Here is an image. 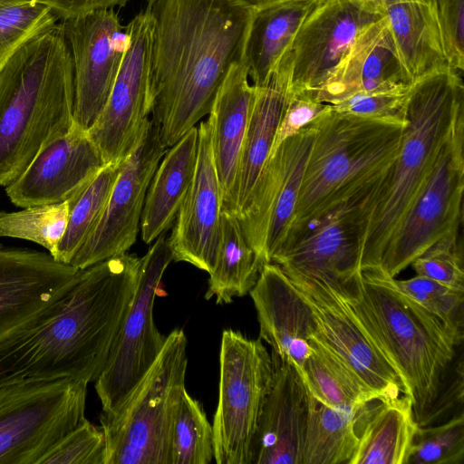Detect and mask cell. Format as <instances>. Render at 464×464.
<instances>
[{"instance_id":"f35d334b","label":"cell","mask_w":464,"mask_h":464,"mask_svg":"<svg viewBox=\"0 0 464 464\" xmlns=\"http://www.w3.org/2000/svg\"><path fill=\"white\" fill-rule=\"evenodd\" d=\"M463 460L462 413L438 426L419 425L407 464H462Z\"/></svg>"},{"instance_id":"836d02e7","label":"cell","mask_w":464,"mask_h":464,"mask_svg":"<svg viewBox=\"0 0 464 464\" xmlns=\"http://www.w3.org/2000/svg\"><path fill=\"white\" fill-rule=\"evenodd\" d=\"M125 160L106 164L81 191L68 199V222L55 260L70 264L91 236L104 212Z\"/></svg>"},{"instance_id":"2e32d148","label":"cell","mask_w":464,"mask_h":464,"mask_svg":"<svg viewBox=\"0 0 464 464\" xmlns=\"http://www.w3.org/2000/svg\"><path fill=\"white\" fill-rule=\"evenodd\" d=\"M166 149L160 127L150 118L139 144L122 166L99 223L70 265L84 269L125 254L131 247L150 183Z\"/></svg>"},{"instance_id":"d6986e66","label":"cell","mask_w":464,"mask_h":464,"mask_svg":"<svg viewBox=\"0 0 464 464\" xmlns=\"http://www.w3.org/2000/svg\"><path fill=\"white\" fill-rule=\"evenodd\" d=\"M81 272L48 252L0 243V343L62 298Z\"/></svg>"},{"instance_id":"83f0119b","label":"cell","mask_w":464,"mask_h":464,"mask_svg":"<svg viewBox=\"0 0 464 464\" xmlns=\"http://www.w3.org/2000/svg\"><path fill=\"white\" fill-rule=\"evenodd\" d=\"M198 133L193 127L166 150L150 183L140 219L142 240L150 244L175 221L193 180Z\"/></svg>"},{"instance_id":"1f68e13d","label":"cell","mask_w":464,"mask_h":464,"mask_svg":"<svg viewBox=\"0 0 464 464\" xmlns=\"http://www.w3.org/2000/svg\"><path fill=\"white\" fill-rule=\"evenodd\" d=\"M357 411L328 406L309 392L302 464H350L358 444Z\"/></svg>"},{"instance_id":"277c9868","label":"cell","mask_w":464,"mask_h":464,"mask_svg":"<svg viewBox=\"0 0 464 464\" xmlns=\"http://www.w3.org/2000/svg\"><path fill=\"white\" fill-rule=\"evenodd\" d=\"M72 56L60 23L35 34L0 69V186L73 125Z\"/></svg>"},{"instance_id":"f546056e","label":"cell","mask_w":464,"mask_h":464,"mask_svg":"<svg viewBox=\"0 0 464 464\" xmlns=\"http://www.w3.org/2000/svg\"><path fill=\"white\" fill-rule=\"evenodd\" d=\"M317 1L285 2L254 12L245 48L253 85L261 87L266 83Z\"/></svg>"},{"instance_id":"7dc6e473","label":"cell","mask_w":464,"mask_h":464,"mask_svg":"<svg viewBox=\"0 0 464 464\" xmlns=\"http://www.w3.org/2000/svg\"><path fill=\"white\" fill-rule=\"evenodd\" d=\"M245 6L256 11L269 5L291 1H317V0H237Z\"/></svg>"},{"instance_id":"3957f363","label":"cell","mask_w":464,"mask_h":464,"mask_svg":"<svg viewBox=\"0 0 464 464\" xmlns=\"http://www.w3.org/2000/svg\"><path fill=\"white\" fill-rule=\"evenodd\" d=\"M407 124L389 170L361 202V271L379 266L383 251L426 183L455 129L464 122L462 73L449 65L410 85Z\"/></svg>"},{"instance_id":"f1b7e54d","label":"cell","mask_w":464,"mask_h":464,"mask_svg":"<svg viewBox=\"0 0 464 464\" xmlns=\"http://www.w3.org/2000/svg\"><path fill=\"white\" fill-rule=\"evenodd\" d=\"M384 15L411 83L448 66L435 1L398 3L389 6Z\"/></svg>"},{"instance_id":"8d00e7d4","label":"cell","mask_w":464,"mask_h":464,"mask_svg":"<svg viewBox=\"0 0 464 464\" xmlns=\"http://www.w3.org/2000/svg\"><path fill=\"white\" fill-rule=\"evenodd\" d=\"M57 18L42 0H0V69L21 45Z\"/></svg>"},{"instance_id":"7402d4cb","label":"cell","mask_w":464,"mask_h":464,"mask_svg":"<svg viewBox=\"0 0 464 464\" xmlns=\"http://www.w3.org/2000/svg\"><path fill=\"white\" fill-rule=\"evenodd\" d=\"M259 324V339L271 355L292 362L303 376L310 353V336L315 331L313 311L280 266L266 263L249 292Z\"/></svg>"},{"instance_id":"cb8c5ba5","label":"cell","mask_w":464,"mask_h":464,"mask_svg":"<svg viewBox=\"0 0 464 464\" xmlns=\"http://www.w3.org/2000/svg\"><path fill=\"white\" fill-rule=\"evenodd\" d=\"M293 54H283L266 83L255 86L249 123L229 198L222 206L237 218L245 209L258 177L270 155L277 127L291 95Z\"/></svg>"},{"instance_id":"5bb4252c","label":"cell","mask_w":464,"mask_h":464,"mask_svg":"<svg viewBox=\"0 0 464 464\" xmlns=\"http://www.w3.org/2000/svg\"><path fill=\"white\" fill-rule=\"evenodd\" d=\"M287 277L313 311L316 336L371 392L381 400L406 395L397 370L337 290L316 280Z\"/></svg>"},{"instance_id":"d6a6232c","label":"cell","mask_w":464,"mask_h":464,"mask_svg":"<svg viewBox=\"0 0 464 464\" xmlns=\"http://www.w3.org/2000/svg\"><path fill=\"white\" fill-rule=\"evenodd\" d=\"M309 343L311 351L304 362L303 378L317 400L350 411H357L372 400H381L316 336L315 331Z\"/></svg>"},{"instance_id":"ab89813d","label":"cell","mask_w":464,"mask_h":464,"mask_svg":"<svg viewBox=\"0 0 464 464\" xmlns=\"http://www.w3.org/2000/svg\"><path fill=\"white\" fill-rule=\"evenodd\" d=\"M104 459L103 431L84 419L49 450L38 464H104Z\"/></svg>"},{"instance_id":"30bf717a","label":"cell","mask_w":464,"mask_h":464,"mask_svg":"<svg viewBox=\"0 0 464 464\" xmlns=\"http://www.w3.org/2000/svg\"><path fill=\"white\" fill-rule=\"evenodd\" d=\"M464 191V122L443 147L426 183L387 244L379 266L390 277L446 238H458Z\"/></svg>"},{"instance_id":"d590c367","label":"cell","mask_w":464,"mask_h":464,"mask_svg":"<svg viewBox=\"0 0 464 464\" xmlns=\"http://www.w3.org/2000/svg\"><path fill=\"white\" fill-rule=\"evenodd\" d=\"M69 217L68 200L0 211V237L24 239L44 247L54 258Z\"/></svg>"},{"instance_id":"4fadbf2b","label":"cell","mask_w":464,"mask_h":464,"mask_svg":"<svg viewBox=\"0 0 464 464\" xmlns=\"http://www.w3.org/2000/svg\"><path fill=\"white\" fill-rule=\"evenodd\" d=\"M314 137L309 123L269 155L237 218L261 266L271 263L288 235Z\"/></svg>"},{"instance_id":"e575fe53","label":"cell","mask_w":464,"mask_h":464,"mask_svg":"<svg viewBox=\"0 0 464 464\" xmlns=\"http://www.w3.org/2000/svg\"><path fill=\"white\" fill-rule=\"evenodd\" d=\"M213 458L212 425L202 404L185 390L172 425L170 464H208Z\"/></svg>"},{"instance_id":"5b68a950","label":"cell","mask_w":464,"mask_h":464,"mask_svg":"<svg viewBox=\"0 0 464 464\" xmlns=\"http://www.w3.org/2000/svg\"><path fill=\"white\" fill-rule=\"evenodd\" d=\"M310 124L314 137L284 244L311 221L376 187L398 154L407 120L353 116L328 104Z\"/></svg>"},{"instance_id":"9a60e30c","label":"cell","mask_w":464,"mask_h":464,"mask_svg":"<svg viewBox=\"0 0 464 464\" xmlns=\"http://www.w3.org/2000/svg\"><path fill=\"white\" fill-rule=\"evenodd\" d=\"M60 24L73 67V123L88 130L109 98L129 34L114 8L64 18Z\"/></svg>"},{"instance_id":"6da1fadb","label":"cell","mask_w":464,"mask_h":464,"mask_svg":"<svg viewBox=\"0 0 464 464\" xmlns=\"http://www.w3.org/2000/svg\"><path fill=\"white\" fill-rule=\"evenodd\" d=\"M140 257L128 253L82 269L71 289L0 343V387L24 381L95 382L135 295Z\"/></svg>"},{"instance_id":"ba28073f","label":"cell","mask_w":464,"mask_h":464,"mask_svg":"<svg viewBox=\"0 0 464 464\" xmlns=\"http://www.w3.org/2000/svg\"><path fill=\"white\" fill-rule=\"evenodd\" d=\"M271 354L261 339L224 330L219 352L218 400L214 415V459L253 464L255 442L272 376Z\"/></svg>"},{"instance_id":"bcb514c9","label":"cell","mask_w":464,"mask_h":464,"mask_svg":"<svg viewBox=\"0 0 464 464\" xmlns=\"http://www.w3.org/2000/svg\"><path fill=\"white\" fill-rule=\"evenodd\" d=\"M358 5L362 10H365L369 13L384 15L387 8L392 5L402 3V2H411V1H420V2H433L434 0H350Z\"/></svg>"},{"instance_id":"7bdbcfd3","label":"cell","mask_w":464,"mask_h":464,"mask_svg":"<svg viewBox=\"0 0 464 464\" xmlns=\"http://www.w3.org/2000/svg\"><path fill=\"white\" fill-rule=\"evenodd\" d=\"M448 65L464 70V0H434Z\"/></svg>"},{"instance_id":"9c48e42d","label":"cell","mask_w":464,"mask_h":464,"mask_svg":"<svg viewBox=\"0 0 464 464\" xmlns=\"http://www.w3.org/2000/svg\"><path fill=\"white\" fill-rule=\"evenodd\" d=\"M88 382L72 378L0 387V464H38L84 419Z\"/></svg>"},{"instance_id":"7c38bea8","label":"cell","mask_w":464,"mask_h":464,"mask_svg":"<svg viewBox=\"0 0 464 464\" xmlns=\"http://www.w3.org/2000/svg\"><path fill=\"white\" fill-rule=\"evenodd\" d=\"M129 44L109 98L87 130L105 164L125 160L139 144L151 114L153 19L149 8L127 25Z\"/></svg>"},{"instance_id":"484cf974","label":"cell","mask_w":464,"mask_h":464,"mask_svg":"<svg viewBox=\"0 0 464 464\" xmlns=\"http://www.w3.org/2000/svg\"><path fill=\"white\" fill-rule=\"evenodd\" d=\"M244 60L234 63L214 98L208 119L212 151L222 194V206L232 190L249 123L255 86L248 82Z\"/></svg>"},{"instance_id":"d4e9b609","label":"cell","mask_w":464,"mask_h":464,"mask_svg":"<svg viewBox=\"0 0 464 464\" xmlns=\"http://www.w3.org/2000/svg\"><path fill=\"white\" fill-rule=\"evenodd\" d=\"M407 84L411 82L396 53L387 17L383 15L357 36L324 84L310 95L332 105L357 92Z\"/></svg>"},{"instance_id":"f6af8a7d","label":"cell","mask_w":464,"mask_h":464,"mask_svg":"<svg viewBox=\"0 0 464 464\" xmlns=\"http://www.w3.org/2000/svg\"><path fill=\"white\" fill-rule=\"evenodd\" d=\"M62 19L99 9L123 7L129 0H42Z\"/></svg>"},{"instance_id":"60d3db41","label":"cell","mask_w":464,"mask_h":464,"mask_svg":"<svg viewBox=\"0 0 464 464\" xmlns=\"http://www.w3.org/2000/svg\"><path fill=\"white\" fill-rule=\"evenodd\" d=\"M418 276L464 291V269L458 238L439 241L411 265Z\"/></svg>"},{"instance_id":"44dd1931","label":"cell","mask_w":464,"mask_h":464,"mask_svg":"<svg viewBox=\"0 0 464 464\" xmlns=\"http://www.w3.org/2000/svg\"><path fill=\"white\" fill-rule=\"evenodd\" d=\"M196 170L168 242L173 261L186 262L208 274L220 237L222 194L212 151L210 120L198 127Z\"/></svg>"},{"instance_id":"74e56055","label":"cell","mask_w":464,"mask_h":464,"mask_svg":"<svg viewBox=\"0 0 464 464\" xmlns=\"http://www.w3.org/2000/svg\"><path fill=\"white\" fill-rule=\"evenodd\" d=\"M394 282L402 293L435 315L457 344L462 342L464 291L418 275L405 280L394 278Z\"/></svg>"},{"instance_id":"4316f807","label":"cell","mask_w":464,"mask_h":464,"mask_svg":"<svg viewBox=\"0 0 464 464\" xmlns=\"http://www.w3.org/2000/svg\"><path fill=\"white\" fill-rule=\"evenodd\" d=\"M419 425L409 396L371 401L357 411L350 464H407Z\"/></svg>"},{"instance_id":"ac0fdd59","label":"cell","mask_w":464,"mask_h":464,"mask_svg":"<svg viewBox=\"0 0 464 464\" xmlns=\"http://www.w3.org/2000/svg\"><path fill=\"white\" fill-rule=\"evenodd\" d=\"M383 15L350 0H318L291 44V93L313 94L342 61L357 36Z\"/></svg>"},{"instance_id":"e0dca14e","label":"cell","mask_w":464,"mask_h":464,"mask_svg":"<svg viewBox=\"0 0 464 464\" xmlns=\"http://www.w3.org/2000/svg\"><path fill=\"white\" fill-rule=\"evenodd\" d=\"M362 199L343 203L311 221L272 257L287 276L334 286L361 272Z\"/></svg>"},{"instance_id":"ffe728a7","label":"cell","mask_w":464,"mask_h":464,"mask_svg":"<svg viewBox=\"0 0 464 464\" xmlns=\"http://www.w3.org/2000/svg\"><path fill=\"white\" fill-rule=\"evenodd\" d=\"M87 130L73 123L32 160L5 193L17 207L61 203L81 191L105 166Z\"/></svg>"},{"instance_id":"4dcf8cb0","label":"cell","mask_w":464,"mask_h":464,"mask_svg":"<svg viewBox=\"0 0 464 464\" xmlns=\"http://www.w3.org/2000/svg\"><path fill=\"white\" fill-rule=\"evenodd\" d=\"M257 257L246 242L239 219L222 209L217 256L209 273L206 299L216 304H230L234 297L249 294L261 270Z\"/></svg>"},{"instance_id":"7a4b0ae2","label":"cell","mask_w":464,"mask_h":464,"mask_svg":"<svg viewBox=\"0 0 464 464\" xmlns=\"http://www.w3.org/2000/svg\"><path fill=\"white\" fill-rule=\"evenodd\" d=\"M151 119L168 149L207 114L230 67L245 59L254 10L237 0H154Z\"/></svg>"},{"instance_id":"8992f818","label":"cell","mask_w":464,"mask_h":464,"mask_svg":"<svg viewBox=\"0 0 464 464\" xmlns=\"http://www.w3.org/2000/svg\"><path fill=\"white\" fill-rule=\"evenodd\" d=\"M349 303L397 370L416 421L433 406L458 345L443 324L402 293L380 266L332 286Z\"/></svg>"},{"instance_id":"ee69618b","label":"cell","mask_w":464,"mask_h":464,"mask_svg":"<svg viewBox=\"0 0 464 464\" xmlns=\"http://www.w3.org/2000/svg\"><path fill=\"white\" fill-rule=\"evenodd\" d=\"M327 105L315 100L307 92L291 93L281 116L270 154L282 142L311 123Z\"/></svg>"},{"instance_id":"8fae6325","label":"cell","mask_w":464,"mask_h":464,"mask_svg":"<svg viewBox=\"0 0 464 464\" xmlns=\"http://www.w3.org/2000/svg\"><path fill=\"white\" fill-rule=\"evenodd\" d=\"M173 260L165 233L140 257L138 286L111 346L106 364L95 381L102 412L115 411L138 384L160 353L166 336L158 330L153 306L161 278Z\"/></svg>"},{"instance_id":"603a6c76","label":"cell","mask_w":464,"mask_h":464,"mask_svg":"<svg viewBox=\"0 0 464 464\" xmlns=\"http://www.w3.org/2000/svg\"><path fill=\"white\" fill-rule=\"evenodd\" d=\"M271 357L273 376L258 423L253 464H302L309 392L292 362Z\"/></svg>"},{"instance_id":"c3c4849f","label":"cell","mask_w":464,"mask_h":464,"mask_svg":"<svg viewBox=\"0 0 464 464\" xmlns=\"http://www.w3.org/2000/svg\"><path fill=\"white\" fill-rule=\"evenodd\" d=\"M154 0H148V5H150V4H152Z\"/></svg>"},{"instance_id":"b9f144b4","label":"cell","mask_w":464,"mask_h":464,"mask_svg":"<svg viewBox=\"0 0 464 464\" xmlns=\"http://www.w3.org/2000/svg\"><path fill=\"white\" fill-rule=\"evenodd\" d=\"M411 84L387 90L357 92L330 105L336 111L353 116L404 119Z\"/></svg>"},{"instance_id":"52a82bcc","label":"cell","mask_w":464,"mask_h":464,"mask_svg":"<svg viewBox=\"0 0 464 464\" xmlns=\"http://www.w3.org/2000/svg\"><path fill=\"white\" fill-rule=\"evenodd\" d=\"M187 337L176 328L122 403L102 412L104 464H170L172 425L186 390Z\"/></svg>"}]
</instances>
